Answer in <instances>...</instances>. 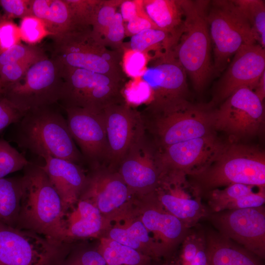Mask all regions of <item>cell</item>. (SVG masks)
Segmentation results:
<instances>
[{
	"label": "cell",
	"instance_id": "6da1fadb",
	"mask_svg": "<svg viewBox=\"0 0 265 265\" xmlns=\"http://www.w3.org/2000/svg\"><path fill=\"white\" fill-rule=\"evenodd\" d=\"M21 178L22 196L15 227L63 242L62 200L41 166L31 163Z\"/></svg>",
	"mask_w": 265,
	"mask_h": 265
},
{
	"label": "cell",
	"instance_id": "7a4b0ae2",
	"mask_svg": "<svg viewBox=\"0 0 265 265\" xmlns=\"http://www.w3.org/2000/svg\"><path fill=\"white\" fill-rule=\"evenodd\" d=\"M54 105L29 110L16 124L17 144L42 158L50 156L80 164L84 161L66 119Z\"/></svg>",
	"mask_w": 265,
	"mask_h": 265
},
{
	"label": "cell",
	"instance_id": "3957f363",
	"mask_svg": "<svg viewBox=\"0 0 265 265\" xmlns=\"http://www.w3.org/2000/svg\"><path fill=\"white\" fill-rule=\"evenodd\" d=\"M187 179L203 199L207 193L234 184L265 187V155L258 148L225 144L216 159Z\"/></svg>",
	"mask_w": 265,
	"mask_h": 265
},
{
	"label": "cell",
	"instance_id": "277c9868",
	"mask_svg": "<svg viewBox=\"0 0 265 265\" xmlns=\"http://www.w3.org/2000/svg\"><path fill=\"white\" fill-rule=\"evenodd\" d=\"M210 0H180L184 15L182 32L172 49L194 88L201 91L213 74L212 43L207 21Z\"/></svg>",
	"mask_w": 265,
	"mask_h": 265
},
{
	"label": "cell",
	"instance_id": "5b68a950",
	"mask_svg": "<svg viewBox=\"0 0 265 265\" xmlns=\"http://www.w3.org/2000/svg\"><path fill=\"white\" fill-rule=\"evenodd\" d=\"M53 55L63 65L85 69L122 81V53L106 47L93 35L91 27L78 28L51 37Z\"/></svg>",
	"mask_w": 265,
	"mask_h": 265
},
{
	"label": "cell",
	"instance_id": "8992f818",
	"mask_svg": "<svg viewBox=\"0 0 265 265\" xmlns=\"http://www.w3.org/2000/svg\"><path fill=\"white\" fill-rule=\"evenodd\" d=\"M213 111L186 100L160 112H140L145 131L161 149L213 133Z\"/></svg>",
	"mask_w": 265,
	"mask_h": 265
},
{
	"label": "cell",
	"instance_id": "52a82bcc",
	"mask_svg": "<svg viewBox=\"0 0 265 265\" xmlns=\"http://www.w3.org/2000/svg\"><path fill=\"white\" fill-rule=\"evenodd\" d=\"M207 21L213 47L215 75L225 69L230 57L241 47L259 43L250 23L234 0H210Z\"/></svg>",
	"mask_w": 265,
	"mask_h": 265
},
{
	"label": "cell",
	"instance_id": "ba28073f",
	"mask_svg": "<svg viewBox=\"0 0 265 265\" xmlns=\"http://www.w3.org/2000/svg\"><path fill=\"white\" fill-rule=\"evenodd\" d=\"M63 80L59 103L63 108L103 111L111 105L125 102L122 95L125 81L64 65Z\"/></svg>",
	"mask_w": 265,
	"mask_h": 265
},
{
	"label": "cell",
	"instance_id": "9c48e42d",
	"mask_svg": "<svg viewBox=\"0 0 265 265\" xmlns=\"http://www.w3.org/2000/svg\"><path fill=\"white\" fill-rule=\"evenodd\" d=\"M63 64L51 57L33 64L18 82L2 88L1 94L19 108L29 110L59 103Z\"/></svg>",
	"mask_w": 265,
	"mask_h": 265
},
{
	"label": "cell",
	"instance_id": "30bf717a",
	"mask_svg": "<svg viewBox=\"0 0 265 265\" xmlns=\"http://www.w3.org/2000/svg\"><path fill=\"white\" fill-rule=\"evenodd\" d=\"M65 243L0 223V265H62Z\"/></svg>",
	"mask_w": 265,
	"mask_h": 265
},
{
	"label": "cell",
	"instance_id": "8fae6325",
	"mask_svg": "<svg viewBox=\"0 0 265 265\" xmlns=\"http://www.w3.org/2000/svg\"><path fill=\"white\" fill-rule=\"evenodd\" d=\"M141 77L152 91L151 102L141 112L158 113L186 101L187 75L172 49L155 53Z\"/></svg>",
	"mask_w": 265,
	"mask_h": 265
},
{
	"label": "cell",
	"instance_id": "7c38bea8",
	"mask_svg": "<svg viewBox=\"0 0 265 265\" xmlns=\"http://www.w3.org/2000/svg\"><path fill=\"white\" fill-rule=\"evenodd\" d=\"M117 172L131 191L153 192L162 174L159 149L141 123Z\"/></svg>",
	"mask_w": 265,
	"mask_h": 265
},
{
	"label": "cell",
	"instance_id": "4fadbf2b",
	"mask_svg": "<svg viewBox=\"0 0 265 265\" xmlns=\"http://www.w3.org/2000/svg\"><path fill=\"white\" fill-rule=\"evenodd\" d=\"M265 124V107L254 92L242 87L226 99L213 111L214 129L224 132L235 138L258 133Z\"/></svg>",
	"mask_w": 265,
	"mask_h": 265
},
{
	"label": "cell",
	"instance_id": "5bb4252c",
	"mask_svg": "<svg viewBox=\"0 0 265 265\" xmlns=\"http://www.w3.org/2000/svg\"><path fill=\"white\" fill-rule=\"evenodd\" d=\"M206 219L220 235L260 259H265L264 205L212 212Z\"/></svg>",
	"mask_w": 265,
	"mask_h": 265
},
{
	"label": "cell",
	"instance_id": "9a60e30c",
	"mask_svg": "<svg viewBox=\"0 0 265 265\" xmlns=\"http://www.w3.org/2000/svg\"><path fill=\"white\" fill-rule=\"evenodd\" d=\"M70 133L85 161L93 168L107 164L108 149L103 111L78 107L63 108Z\"/></svg>",
	"mask_w": 265,
	"mask_h": 265
},
{
	"label": "cell",
	"instance_id": "2e32d148",
	"mask_svg": "<svg viewBox=\"0 0 265 265\" xmlns=\"http://www.w3.org/2000/svg\"><path fill=\"white\" fill-rule=\"evenodd\" d=\"M153 193L169 212L190 228L199 224L210 213L203 199L184 174H163Z\"/></svg>",
	"mask_w": 265,
	"mask_h": 265
},
{
	"label": "cell",
	"instance_id": "e0dca14e",
	"mask_svg": "<svg viewBox=\"0 0 265 265\" xmlns=\"http://www.w3.org/2000/svg\"><path fill=\"white\" fill-rule=\"evenodd\" d=\"M225 145L213 132L159 149L163 173L195 174L208 166Z\"/></svg>",
	"mask_w": 265,
	"mask_h": 265
},
{
	"label": "cell",
	"instance_id": "ac0fdd59",
	"mask_svg": "<svg viewBox=\"0 0 265 265\" xmlns=\"http://www.w3.org/2000/svg\"><path fill=\"white\" fill-rule=\"evenodd\" d=\"M234 55L218 82L215 101L225 100L242 87L254 91L265 72V49L260 44L242 46Z\"/></svg>",
	"mask_w": 265,
	"mask_h": 265
},
{
	"label": "cell",
	"instance_id": "d6986e66",
	"mask_svg": "<svg viewBox=\"0 0 265 265\" xmlns=\"http://www.w3.org/2000/svg\"><path fill=\"white\" fill-rule=\"evenodd\" d=\"M103 113L108 149L106 164L117 171L141 123L140 112L124 102L108 106Z\"/></svg>",
	"mask_w": 265,
	"mask_h": 265
},
{
	"label": "cell",
	"instance_id": "ffe728a7",
	"mask_svg": "<svg viewBox=\"0 0 265 265\" xmlns=\"http://www.w3.org/2000/svg\"><path fill=\"white\" fill-rule=\"evenodd\" d=\"M102 167L93 168L79 199L90 201L101 212L109 213L126 201L131 191L117 171L108 168L104 173Z\"/></svg>",
	"mask_w": 265,
	"mask_h": 265
},
{
	"label": "cell",
	"instance_id": "44dd1931",
	"mask_svg": "<svg viewBox=\"0 0 265 265\" xmlns=\"http://www.w3.org/2000/svg\"><path fill=\"white\" fill-rule=\"evenodd\" d=\"M154 195L155 203L144 213L141 221L159 239L164 258L167 260L191 228L169 212Z\"/></svg>",
	"mask_w": 265,
	"mask_h": 265
},
{
	"label": "cell",
	"instance_id": "7402d4cb",
	"mask_svg": "<svg viewBox=\"0 0 265 265\" xmlns=\"http://www.w3.org/2000/svg\"><path fill=\"white\" fill-rule=\"evenodd\" d=\"M45 164L41 166L52 185L59 195L63 210L77 201L87 183L80 164L68 160L46 156Z\"/></svg>",
	"mask_w": 265,
	"mask_h": 265
},
{
	"label": "cell",
	"instance_id": "603a6c76",
	"mask_svg": "<svg viewBox=\"0 0 265 265\" xmlns=\"http://www.w3.org/2000/svg\"><path fill=\"white\" fill-rule=\"evenodd\" d=\"M75 208L69 206L64 209L62 229L64 242L73 238L96 235L103 225L101 212L90 201L79 199Z\"/></svg>",
	"mask_w": 265,
	"mask_h": 265
},
{
	"label": "cell",
	"instance_id": "cb8c5ba5",
	"mask_svg": "<svg viewBox=\"0 0 265 265\" xmlns=\"http://www.w3.org/2000/svg\"><path fill=\"white\" fill-rule=\"evenodd\" d=\"M209 265H264L262 259L216 230H205Z\"/></svg>",
	"mask_w": 265,
	"mask_h": 265
},
{
	"label": "cell",
	"instance_id": "d4e9b609",
	"mask_svg": "<svg viewBox=\"0 0 265 265\" xmlns=\"http://www.w3.org/2000/svg\"><path fill=\"white\" fill-rule=\"evenodd\" d=\"M143 3L147 14L158 28L169 34L177 44L184 24L180 0H143Z\"/></svg>",
	"mask_w": 265,
	"mask_h": 265
},
{
	"label": "cell",
	"instance_id": "484cf974",
	"mask_svg": "<svg viewBox=\"0 0 265 265\" xmlns=\"http://www.w3.org/2000/svg\"><path fill=\"white\" fill-rule=\"evenodd\" d=\"M31 11L32 15L44 22L52 36L74 29L71 12L65 0H31Z\"/></svg>",
	"mask_w": 265,
	"mask_h": 265
},
{
	"label": "cell",
	"instance_id": "4316f807",
	"mask_svg": "<svg viewBox=\"0 0 265 265\" xmlns=\"http://www.w3.org/2000/svg\"><path fill=\"white\" fill-rule=\"evenodd\" d=\"M179 247L177 254L167 260L170 265H209L205 230L199 224L190 229Z\"/></svg>",
	"mask_w": 265,
	"mask_h": 265
},
{
	"label": "cell",
	"instance_id": "83f0119b",
	"mask_svg": "<svg viewBox=\"0 0 265 265\" xmlns=\"http://www.w3.org/2000/svg\"><path fill=\"white\" fill-rule=\"evenodd\" d=\"M255 187L242 184H232L223 189L213 190L206 194L203 198L207 200L205 204L210 213L241 209L244 207L245 196L254 192Z\"/></svg>",
	"mask_w": 265,
	"mask_h": 265
},
{
	"label": "cell",
	"instance_id": "f1b7e54d",
	"mask_svg": "<svg viewBox=\"0 0 265 265\" xmlns=\"http://www.w3.org/2000/svg\"><path fill=\"white\" fill-rule=\"evenodd\" d=\"M109 237L112 240L133 248L154 261L162 257L158 250L148 243L151 240L148 231L141 221H137L127 228H113Z\"/></svg>",
	"mask_w": 265,
	"mask_h": 265
},
{
	"label": "cell",
	"instance_id": "f546056e",
	"mask_svg": "<svg viewBox=\"0 0 265 265\" xmlns=\"http://www.w3.org/2000/svg\"><path fill=\"white\" fill-rule=\"evenodd\" d=\"M21 196V178L0 179V223L15 227Z\"/></svg>",
	"mask_w": 265,
	"mask_h": 265
},
{
	"label": "cell",
	"instance_id": "4dcf8cb0",
	"mask_svg": "<svg viewBox=\"0 0 265 265\" xmlns=\"http://www.w3.org/2000/svg\"><path fill=\"white\" fill-rule=\"evenodd\" d=\"M176 43L168 33L159 29H147L132 36L129 43L123 47L132 50L149 54L151 51L155 52L172 49Z\"/></svg>",
	"mask_w": 265,
	"mask_h": 265
},
{
	"label": "cell",
	"instance_id": "1f68e13d",
	"mask_svg": "<svg viewBox=\"0 0 265 265\" xmlns=\"http://www.w3.org/2000/svg\"><path fill=\"white\" fill-rule=\"evenodd\" d=\"M98 250L106 265H151L154 261L138 251L112 239Z\"/></svg>",
	"mask_w": 265,
	"mask_h": 265
},
{
	"label": "cell",
	"instance_id": "d6a6232c",
	"mask_svg": "<svg viewBox=\"0 0 265 265\" xmlns=\"http://www.w3.org/2000/svg\"><path fill=\"white\" fill-rule=\"evenodd\" d=\"M235 3L248 21L258 36L260 45L265 47V4L261 0H236Z\"/></svg>",
	"mask_w": 265,
	"mask_h": 265
},
{
	"label": "cell",
	"instance_id": "836d02e7",
	"mask_svg": "<svg viewBox=\"0 0 265 265\" xmlns=\"http://www.w3.org/2000/svg\"><path fill=\"white\" fill-rule=\"evenodd\" d=\"M29 163L7 141L0 139V179L25 168Z\"/></svg>",
	"mask_w": 265,
	"mask_h": 265
},
{
	"label": "cell",
	"instance_id": "e575fe53",
	"mask_svg": "<svg viewBox=\"0 0 265 265\" xmlns=\"http://www.w3.org/2000/svg\"><path fill=\"white\" fill-rule=\"evenodd\" d=\"M123 0H100L96 8L91 30L95 38L102 40V37Z\"/></svg>",
	"mask_w": 265,
	"mask_h": 265
},
{
	"label": "cell",
	"instance_id": "d590c367",
	"mask_svg": "<svg viewBox=\"0 0 265 265\" xmlns=\"http://www.w3.org/2000/svg\"><path fill=\"white\" fill-rule=\"evenodd\" d=\"M47 57L41 48L21 43L0 53V66L24 61H38Z\"/></svg>",
	"mask_w": 265,
	"mask_h": 265
},
{
	"label": "cell",
	"instance_id": "8d00e7d4",
	"mask_svg": "<svg viewBox=\"0 0 265 265\" xmlns=\"http://www.w3.org/2000/svg\"><path fill=\"white\" fill-rule=\"evenodd\" d=\"M72 18L74 29L91 27L100 0H65Z\"/></svg>",
	"mask_w": 265,
	"mask_h": 265
},
{
	"label": "cell",
	"instance_id": "74e56055",
	"mask_svg": "<svg viewBox=\"0 0 265 265\" xmlns=\"http://www.w3.org/2000/svg\"><path fill=\"white\" fill-rule=\"evenodd\" d=\"M21 40L29 45H36L52 34L48 29L44 22L33 15L21 19L19 26Z\"/></svg>",
	"mask_w": 265,
	"mask_h": 265
},
{
	"label": "cell",
	"instance_id": "f35d334b",
	"mask_svg": "<svg viewBox=\"0 0 265 265\" xmlns=\"http://www.w3.org/2000/svg\"><path fill=\"white\" fill-rule=\"evenodd\" d=\"M125 102L133 107L149 104L152 98V91L149 85L141 77L132 79L125 83L122 89Z\"/></svg>",
	"mask_w": 265,
	"mask_h": 265
},
{
	"label": "cell",
	"instance_id": "ab89813d",
	"mask_svg": "<svg viewBox=\"0 0 265 265\" xmlns=\"http://www.w3.org/2000/svg\"><path fill=\"white\" fill-rule=\"evenodd\" d=\"M151 58L149 54L123 47L122 67L124 74L132 79L141 77Z\"/></svg>",
	"mask_w": 265,
	"mask_h": 265
},
{
	"label": "cell",
	"instance_id": "60d3db41",
	"mask_svg": "<svg viewBox=\"0 0 265 265\" xmlns=\"http://www.w3.org/2000/svg\"><path fill=\"white\" fill-rule=\"evenodd\" d=\"M125 36L122 16L120 12H116L103 36V43L107 48L123 53Z\"/></svg>",
	"mask_w": 265,
	"mask_h": 265
},
{
	"label": "cell",
	"instance_id": "b9f144b4",
	"mask_svg": "<svg viewBox=\"0 0 265 265\" xmlns=\"http://www.w3.org/2000/svg\"><path fill=\"white\" fill-rule=\"evenodd\" d=\"M36 62L24 61L0 66V80L2 88L20 80L29 68Z\"/></svg>",
	"mask_w": 265,
	"mask_h": 265
},
{
	"label": "cell",
	"instance_id": "7bdbcfd3",
	"mask_svg": "<svg viewBox=\"0 0 265 265\" xmlns=\"http://www.w3.org/2000/svg\"><path fill=\"white\" fill-rule=\"evenodd\" d=\"M19 26L12 20L3 18L0 22V53L21 43Z\"/></svg>",
	"mask_w": 265,
	"mask_h": 265
},
{
	"label": "cell",
	"instance_id": "ee69618b",
	"mask_svg": "<svg viewBox=\"0 0 265 265\" xmlns=\"http://www.w3.org/2000/svg\"><path fill=\"white\" fill-rule=\"evenodd\" d=\"M31 0H0V6L4 14L3 18L21 19L32 15L31 11Z\"/></svg>",
	"mask_w": 265,
	"mask_h": 265
},
{
	"label": "cell",
	"instance_id": "f6af8a7d",
	"mask_svg": "<svg viewBox=\"0 0 265 265\" xmlns=\"http://www.w3.org/2000/svg\"><path fill=\"white\" fill-rule=\"evenodd\" d=\"M26 112L14 106L0 93V132L10 124L17 123Z\"/></svg>",
	"mask_w": 265,
	"mask_h": 265
},
{
	"label": "cell",
	"instance_id": "bcb514c9",
	"mask_svg": "<svg viewBox=\"0 0 265 265\" xmlns=\"http://www.w3.org/2000/svg\"><path fill=\"white\" fill-rule=\"evenodd\" d=\"M62 265H106L99 250H89L76 253L66 258Z\"/></svg>",
	"mask_w": 265,
	"mask_h": 265
},
{
	"label": "cell",
	"instance_id": "7dc6e473",
	"mask_svg": "<svg viewBox=\"0 0 265 265\" xmlns=\"http://www.w3.org/2000/svg\"><path fill=\"white\" fill-rule=\"evenodd\" d=\"M125 35L132 37L147 29H159L143 8L133 18L124 24Z\"/></svg>",
	"mask_w": 265,
	"mask_h": 265
},
{
	"label": "cell",
	"instance_id": "c3c4849f",
	"mask_svg": "<svg viewBox=\"0 0 265 265\" xmlns=\"http://www.w3.org/2000/svg\"><path fill=\"white\" fill-rule=\"evenodd\" d=\"M143 0H123L120 5L124 24L135 16L143 8Z\"/></svg>",
	"mask_w": 265,
	"mask_h": 265
},
{
	"label": "cell",
	"instance_id": "681fc988",
	"mask_svg": "<svg viewBox=\"0 0 265 265\" xmlns=\"http://www.w3.org/2000/svg\"><path fill=\"white\" fill-rule=\"evenodd\" d=\"M253 91L260 100L263 102L265 97V72L261 77Z\"/></svg>",
	"mask_w": 265,
	"mask_h": 265
},
{
	"label": "cell",
	"instance_id": "f907efd6",
	"mask_svg": "<svg viewBox=\"0 0 265 265\" xmlns=\"http://www.w3.org/2000/svg\"><path fill=\"white\" fill-rule=\"evenodd\" d=\"M151 265H152V264H151ZM159 265H170L169 264V263L167 261H166V262L164 263L163 264H160Z\"/></svg>",
	"mask_w": 265,
	"mask_h": 265
},
{
	"label": "cell",
	"instance_id": "816d5d0a",
	"mask_svg": "<svg viewBox=\"0 0 265 265\" xmlns=\"http://www.w3.org/2000/svg\"><path fill=\"white\" fill-rule=\"evenodd\" d=\"M2 19H3V14H1L0 13V22L2 20Z\"/></svg>",
	"mask_w": 265,
	"mask_h": 265
},
{
	"label": "cell",
	"instance_id": "f5cc1de1",
	"mask_svg": "<svg viewBox=\"0 0 265 265\" xmlns=\"http://www.w3.org/2000/svg\"><path fill=\"white\" fill-rule=\"evenodd\" d=\"M1 91H2V86H1V83L0 80V93L1 92Z\"/></svg>",
	"mask_w": 265,
	"mask_h": 265
}]
</instances>
